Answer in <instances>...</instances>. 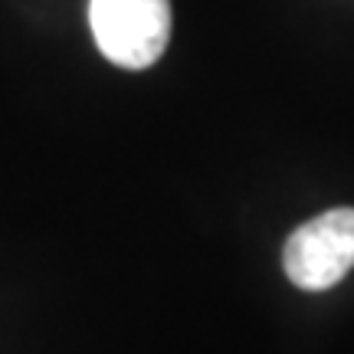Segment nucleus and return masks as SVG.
Segmentation results:
<instances>
[{
    "instance_id": "f257e3e1",
    "label": "nucleus",
    "mask_w": 354,
    "mask_h": 354,
    "mask_svg": "<svg viewBox=\"0 0 354 354\" xmlns=\"http://www.w3.org/2000/svg\"><path fill=\"white\" fill-rule=\"evenodd\" d=\"M88 24L95 46L122 69H148L171 39V0H92Z\"/></svg>"
},
{
    "instance_id": "f03ea898",
    "label": "nucleus",
    "mask_w": 354,
    "mask_h": 354,
    "mask_svg": "<svg viewBox=\"0 0 354 354\" xmlns=\"http://www.w3.org/2000/svg\"><path fill=\"white\" fill-rule=\"evenodd\" d=\"M286 276L305 292H325L354 269V210L338 207L305 220L282 250Z\"/></svg>"
}]
</instances>
